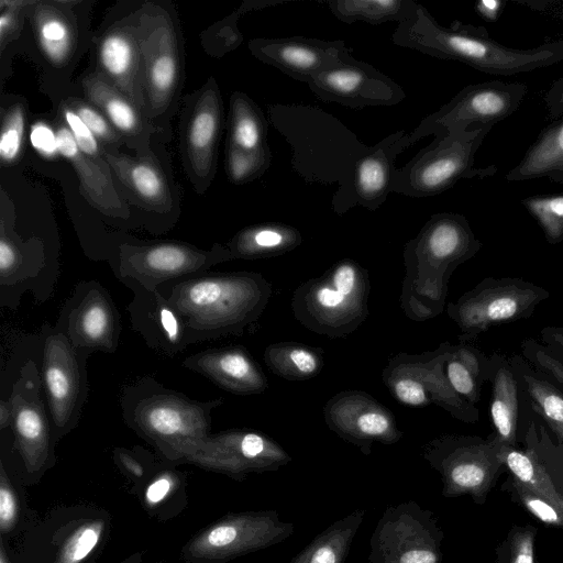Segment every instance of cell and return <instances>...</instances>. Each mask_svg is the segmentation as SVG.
Here are the masks:
<instances>
[{
    "label": "cell",
    "instance_id": "obj_1",
    "mask_svg": "<svg viewBox=\"0 0 563 563\" xmlns=\"http://www.w3.org/2000/svg\"><path fill=\"white\" fill-rule=\"evenodd\" d=\"M156 291L179 316L192 344L242 335L263 314L272 285L254 272H203L164 283Z\"/></svg>",
    "mask_w": 563,
    "mask_h": 563
},
{
    "label": "cell",
    "instance_id": "obj_2",
    "mask_svg": "<svg viewBox=\"0 0 563 563\" xmlns=\"http://www.w3.org/2000/svg\"><path fill=\"white\" fill-rule=\"evenodd\" d=\"M268 121L291 146L294 170L308 183L338 184L333 210L341 214L351 209L354 169L371 146L335 117L311 106L271 104Z\"/></svg>",
    "mask_w": 563,
    "mask_h": 563
},
{
    "label": "cell",
    "instance_id": "obj_3",
    "mask_svg": "<svg viewBox=\"0 0 563 563\" xmlns=\"http://www.w3.org/2000/svg\"><path fill=\"white\" fill-rule=\"evenodd\" d=\"M391 41L398 46L457 60L493 75L533 71L563 60V40L529 49L511 48L492 38L483 26L460 22L443 26L420 3L411 18L398 23Z\"/></svg>",
    "mask_w": 563,
    "mask_h": 563
},
{
    "label": "cell",
    "instance_id": "obj_4",
    "mask_svg": "<svg viewBox=\"0 0 563 563\" xmlns=\"http://www.w3.org/2000/svg\"><path fill=\"white\" fill-rule=\"evenodd\" d=\"M482 246L463 214H432L404 247L406 274L399 298L404 313L413 321L439 316L445 306L452 273Z\"/></svg>",
    "mask_w": 563,
    "mask_h": 563
},
{
    "label": "cell",
    "instance_id": "obj_5",
    "mask_svg": "<svg viewBox=\"0 0 563 563\" xmlns=\"http://www.w3.org/2000/svg\"><path fill=\"white\" fill-rule=\"evenodd\" d=\"M223 399L199 401L152 378L126 387L121 398L125 424L152 445L162 461L184 464L210 434L211 412Z\"/></svg>",
    "mask_w": 563,
    "mask_h": 563
},
{
    "label": "cell",
    "instance_id": "obj_6",
    "mask_svg": "<svg viewBox=\"0 0 563 563\" xmlns=\"http://www.w3.org/2000/svg\"><path fill=\"white\" fill-rule=\"evenodd\" d=\"M369 291L367 269L354 260L343 258L295 289L292 313L317 334L344 338L366 320Z\"/></svg>",
    "mask_w": 563,
    "mask_h": 563
},
{
    "label": "cell",
    "instance_id": "obj_7",
    "mask_svg": "<svg viewBox=\"0 0 563 563\" xmlns=\"http://www.w3.org/2000/svg\"><path fill=\"white\" fill-rule=\"evenodd\" d=\"M110 512L93 504L58 505L22 534L23 563H95L111 532Z\"/></svg>",
    "mask_w": 563,
    "mask_h": 563
},
{
    "label": "cell",
    "instance_id": "obj_8",
    "mask_svg": "<svg viewBox=\"0 0 563 563\" xmlns=\"http://www.w3.org/2000/svg\"><path fill=\"white\" fill-rule=\"evenodd\" d=\"M492 129L493 125H481L434 137L396 169L393 192L413 198L430 197L450 189L461 179L494 175L497 172L495 165L475 166V154Z\"/></svg>",
    "mask_w": 563,
    "mask_h": 563
},
{
    "label": "cell",
    "instance_id": "obj_9",
    "mask_svg": "<svg viewBox=\"0 0 563 563\" xmlns=\"http://www.w3.org/2000/svg\"><path fill=\"white\" fill-rule=\"evenodd\" d=\"M422 456L440 474L443 497L468 495L476 505L486 503L506 472L503 445L494 433L487 438L442 434L423 445Z\"/></svg>",
    "mask_w": 563,
    "mask_h": 563
},
{
    "label": "cell",
    "instance_id": "obj_10",
    "mask_svg": "<svg viewBox=\"0 0 563 563\" xmlns=\"http://www.w3.org/2000/svg\"><path fill=\"white\" fill-rule=\"evenodd\" d=\"M42 388L40 368L30 360L20 368L8 396L13 433L9 456L25 486L37 484L56 463L57 440Z\"/></svg>",
    "mask_w": 563,
    "mask_h": 563
},
{
    "label": "cell",
    "instance_id": "obj_11",
    "mask_svg": "<svg viewBox=\"0 0 563 563\" xmlns=\"http://www.w3.org/2000/svg\"><path fill=\"white\" fill-rule=\"evenodd\" d=\"M295 531L277 510L229 512L192 536L181 548L185 563H227L282 543Z\"/></svg>",
    "mask_w": 563,
    "mask_h": 563
},
{
    "label": "cell",
    "instance_id": "obj_12",
    "mask_svg": "<svg viewBox=\"0 0 563 563\" xmlns=\"http://www.w3.org/2000/svg\"><path fill=\"white\" fill-rule=\"evenodd\" d=\"M549 296L520 277H486L445 309L461 332L460 342H472L494 325L529 318Z\"/></svg>",
    "mask_w": 563,
    "mask_h": 563
},
{
    "label": "cell",
    "instance_id": "obj_13",
    "mask_svg": "<svg viewBox=\"0 0 563 563\" xmlns=\"http://www.w3.org/2000/svg\"><path fill=\"white\" fill-rule=\"evenodd\" d=\"M451 346L450 342H443L422 354L398 353L388 360L382 378L400 404L411 407L435 404L453 418L475 423L479 419L477 407L455 393L445 374Z\"/></svg>",
    "mask_w": 563,
    "mask_h": 563
},
{
    "label": "cell",
    "instance_id": "obj_14",
    "mask_svg": "<svg viewBox=\"0 0 563 563\" xmlns=\"http://www.w3.org/2000/svg\"><path fill=\"white\" fill-rule=\"evenodd\" d=\"M56 327L42 333L41 378L54 435L58 441L79 422L88 398L86 358Z\"/></svg>",
    "mask_w": 563,
    "mask_h": 563
},
{
    "label": "cell",
    "instance_id": "obj_15",
    "mask_svg": "<svg viewBox=\"0 0 563 563\" xmlns=\"http://www.w3.org/2000/svg\"><path fill=\"white\" fill-rule=\"evenodd\" d=\"M438 517L415 500L388 506L371 537L369 563H442Z\"/></svg>",
    "mask_w": 563,
    "mask_h": 563
},
{
    "label": "cell",
    "instance_id": "obj_16",
    "mask_svg": "<svg viewBox=\"0 0 563 563\" xmlns=\"http://www.w3.org/2000/svg\"><path fill=\"white\" fill-rule=\"evenodd\" d=\"M527 91L521 82L492 80L468 85L408 133L410 146L430 134L441 137L474 126H494L519 108Z\"/></svg>",
    "mask_w": 563,
    "mask_h": 563
},
{
    "label": "cell",
    "instance_id": "obj_17",
    "mask_svg": "<svg viewBox=\"0 0 563 563\" xmlns=\"http://www.w3.org/2000/svg\"><path fill=\"white\" fill-rule=\"evenodd\" d=\"M137 38L147 115L163 114L179 80L180 60L174 24L167 12L146 3L130 23Z\"/></svg>",
    "mask_w": 563,
    "mask_h": 563
},
{
    "label": "cell",
    "instance_id": "obj_18",
    "mask_svg": "<svg viewBox=\"0 0 563 563\" xmlns=\"http://www.w3.org/2000/svg\"><path fill=\"white\" fill-rule=\"evenodd\" d=\"M231 260L228 247L219 244L203 251L180 242L124 243L118 249L113 269L119 279H131L145 289L156 290L164 283L207 272Z\"/></svg>",
    "mask_w": 563,
    "mask_h": 563
},
{
    "label": "cell",
    "instance_id": "obj_19",
    "mask_svg": "<svg viewBox=\"0 0 563 563\" xmlns=\"http://www.w3.org/2000/svg\"><path fill=\"white\" fill-rule=\"evenodd\" d=\"M289 462L291 456L278 442L250 429H230L209 434L185 461L238 482L251 474L276 472Z\"/></svg>",
    "mask_w": 563,
    "mask_h": 563
},
{
    "label": "cell",
    "instance_id": "obj_20",
    "mask_svg": "<svg viewBox=\"0 0 563 563\" xmlns=\"http://www.w3.org/2000/svg\"><path fill=\"white\" fill-rule=\"evenodd\" d=\"M79 351L113 353L121 325L109 292L95 280L78 284L55 325Z\"/></svg>",
    "mask_w": 563,
    "mask_h": 563
},
{
    "label": "cell",
    "instance_id": "obj_21",
    "mask_svg": "<svg viewBox=\"0 0 563 563\" xmlns=\"http://www.w3.org/2000/svg\"><path fill=\"white\" fill-rule=\"evenodd\" d=\"M323 418L332 432L364 455L372 453L375 443L390 445L402 438L394 413L362 390L336 393L324 405Z\"/></svg>",
    "mask_w": 563,
    "mask_h": 563
},
{
    "label": "cell",
    "instance_id": "obj_22",
    "mask_svg": "<svg viewBox=\"0 0 563 563\" xmlns=\"http://www.w3.org/2000/svg\"><path fill=\"white\" fill-rule=\"evenodd\" d=\"M507 475L563 509V445L531 420L518 448H503Z\"/></svg>",
    "mask_w": 563,
    "mask_h": 563
},
{
    "label": "cell",
    "instance_id": "obj_23",
    "mask_svg": "<svg viewBox=\"0 0 563 563\" xmlns=\"http://www.w3.org/2000/svg\"><path fill=\"white\" fill-rule=\"evenodd\" d=\"M307 85L320 100L352 109L395 106L406 97L394 79L353 57L317 75Z\"/></svg>",
    "mask_w": 563,
    "mask_h": 563
},
{
    "label": "cell",
    "instance_id": "obj_24",
    "mask_svg": "<svg viewBox=\"0 0 563 563\" xmlns=\"http://www.w3.org/2000/svg\"><path fill=\"white\" fill-rule=\"evenodd\" d=\"M250 47L262 62L306 84L353 57L343 41L305 36L256 38Z\"/></svg>",
    "mask_w": 563,
    "mask_h": 563
},
{
    "label": "cell",
    "instance_id": "obj_25",
    "mask_svg": "<svg viewBox=\"0 0 563 563\" xmlns=\"http://www.w3.org/2000/svg\"><path fill=\"white\" fill-rule=\"evenodd\" d=\"M133 291L128 306L131 325L146 344L167 356L187 349L186 329L168 301L156 290H148L131 279H120Z\"/></svg>",
    "mask_w": 563,
    "mask_h": 563
},
{
    "label": "cell",
    "instance_id": "obj_26",
    "mask_svg": "<svg viewBox=\"0 0 563 563\" xmlns=\"http://www.w3.org/2000/svg\"><path fill=\"white\" fill-rule=\"evenodd\" d=\"M183 366L235 395L263 394L268 379L242 345L208 349L188 356Z\"/></svg>",
    "mask_w": 563,
    "mask_h": 563
},
{
    "label": "cell",
    "instance_id": "obj_27",
    "mask_svg": "<svg viewBox=\"0 0 563 563\" xmlns=\"http://www.w3.org/2000/svg\"><path fill=\"white\" fill-rule=\"evenodd\" d=\"M97 70L147 115L141 52L130 24L112 26L102 35Z\"/></svg>",
    "mask_w": 563,
    "mask_h": 563
},
{
    "label": "cell",
    "instance_id": "obj_28",
    "mask_svg": "<svg viewBox=\"0 0 563 563\" xmlns=\"http://www.w3.org/2000/svg\"><path fill=\"white\" fill-rule=\"evenodd\" d=\"M56 134L58 152L76 170L80 191L86 200L110 218L128 219L130 217L129 205L115 188L107 161L84 154L64 122L58 124Z\"/></svg>",
    "mask_w": 563,
    "mask_h": 563
},
{
    "label": "cell",
    "instance_id": "obj_29",
    "mask_svg": "<svg viewBox=\"0 0 563 563\" xmlns=\"http://www.w3.org/2000/svg\"><path fill=\"white\" fill-rule=\"evenodd\" d=\"M410 146L408 133L394 132L371 146L354 169L350 207L361 206L371 211L379 208L393 192L397 156Z\"/></svg>",
    "mask_w": 563,
    "mask_h": 563
},
{
    "label": "cell",
    "instance_id": "obj_30",
    "mask_svg": "<svg viewBox=\"0 0 563 563\" xmlns=\"http://www.w3.org/2000/svg\"><path fill=\"white\" fill-rule=\"evenodd\" d=\"M221 125L222 102L219 89L213 80H209L194 107L185 137L188 167L198 180L213 175Z\"/></svg>",
    "mask_w": 563,
    "mask_h": 563
},
{
    "label": "cell",
    "instance_id": "obj_31",
    "mask_svg": "<svg viewBox=\"0 0 563 563\" xmlns=\"http://www.w3.org/2000/svg\"><path fill=\"white\" fill-rule=\"evenodd\" d=\"M87 102L97 108L122 136L129 147L146 148L152 132L144 114L98 70L81 79Z\"/></svg>",
    "mask_w": 563,
    "mask_h": 563
},
{
    "label": "cell",
    "instance_id": "obj_32",
    "mask_svg": "<svg viewBox=\"0 0 563 563\" xmlns=\"http://www.w3.org/2000/svg\"><path fill=\"white\" fill-rule=\"evenodd\" d=\"M490 356L492 386L489 415L493 433L503 448H518L520 384L509 356L495 352Z\"/></svg>",
    "mask_w": 563,
    "mask_h": 563
},
{
    "label": "cell",
    "instance_id": "obj_33",
    "mask_svg": "<svg viewBox=\"0 0 563 563\" xmlns=\"http://www.w3.org/2000/svg\"><path fill=\"white\" fill-rule=\"evenodd\" d=\"M104 159L144 208L155 212H168L173 208V196L166 178L150 157L135 158L104 150Z\"/></svg>",
    "mask_w": 563,
    "mask_h": 563
},
{
    "label": "cell",
    "instance_id": "obj_34",
    "mask_svg": "<svg viewBox=\"0 0 563 563\" xmlns=\"http://www.w3.org/2000/svg\"><path fill=\"white\" fill-rule=\"evenodd\" d=\"M548 178L563 184V118L545 126L507 175L508 181Z\"/></svg>",
    "mask_w": 563,
    "mask_h": 563
},
{
    "label": "cell",
    "instance_id": "obj_35",
    "mask_svg": "<svg viewBox=\"0 0 563 563\" xmlns=\"http://www.w3.org/2000/svg\"><path fill=\"white\" fill-rule=\"evenodd\" d=\"M509 358L531 410L563 445V388L536 369L521 354H514Z\"/></svg>",
    "mask_w": 563,
    "mask_h": 563
},
{
    "label": "cell",
    "instance_id": "obj_36",
    "mask_svg": "<svg viewBox=\"0 0 563 563\" xmlns=\"http://www.w3.org/2000/svg\"><path fill=\"white\" fill-rule=\"evenodd\" d=\"M302 243L300 231L289 224L266 222L244 228L227 244L233 260L279 256Z\"/></svg>",
    "mask_w": 563,
    "mask_h": 563
},
{
    "label": "cell",
    "instance_id": "obj_37",
    "mask_svg": "<svg viewBox=\"0 0 563 563\" xmlns=\"http://www.w3.org/2000/svg\"><path fill=\"white\" fill-rule=\"evenodd\" d=\"M186 474L175 464L162 461L148 479L133 494L150 516L169 520L187 506Z\"/></svg>",
    "mask_w": 563,
    "mask_h": 563
},
{
    "label": "cell",
    "instance_id": "obj_38",
    "mask_svg": "<svg viewBox=\"0 0 563 563\" xmlns=\"http://www.w3.org/2000/svg\"><path fill=\"white\" fill-rule=\"evenodd\" d=\"M37 518L29 506L25 484L18 475L10 456H0V538L10 542L22 537Z\"/></svg>",
    "mask_w": 563,
    "mask_h": 563
},
{
    "label": "cell",
    "instance_id": "obj_39",
    "mask_svg": "<svg viewBox=\"0 0 563 563\" xmlns=\"http://www.w3.org/2000/svg\"><path fill=\"white\" fill-rule=\"evenodd\" d=\"M365 514V509H354L347 516L336 519L288 563H345Z\"/></svg>",
    "mask_w": 563,
    "mask_h": 563
},
{
    "label": "cell",
    "instance_id": "obj_40",
    "mask_svg": "<svg viewBox=\"0 0 563 563\" xmlns=\"http://www.w3.org/2000/svg\"><path fill=\"white\" fill-rule=\"evenodd\" d=\"M489 369L490 356L470 342L451 346L445 374L455 393L468 404H478L482 386L489 379Z\"/></svg>",
    "mask_w": 563,
    "mask_h": 563
},
{
    "label": "cell",
    "instance_id": "obj_41",
    "mask_svg": "<svg viewBox=\"0 0 563 563\" xmlns=\"http://www.w3.org/2000/svg\"><path fill=\"white\" fill-rule=\"evenodd\" d=\"M32 22L45 57L60 66L70 59L76 46V31L70 18L51 3H36Z\"/></svg>",
    "mask_w": 563,
    "mask_h": 563
},
{
    "label": "cell",
    "instance_id": "obj_42",
    "mask_svg": "<svg viewBox=\"0 0 563 563\" xmlns=\"http://www.w3.org/2000/svg\"><path fill=\"white\" fill-rule=\"evenodd\" d=\"M264 362L277 376L287 380H306L323 368V351L299 342L269 344L264 351Z\"/></svg>",
    "mask_w": 563,
    "mask_h": 563
},
{
    "label": "cell",
    "instance_id": "obj_43",
    "mask_svg": "<svg viewBox=\"0 0 563 563\" xmlns=\"http://www.w3.org/2000/svg\"><path fill=\"white\" fill-rule=\"evenodd\" d=\"M331 13L344 23L356 21L379 25L396 21L401 23L413 15L418 2L413 0H332Z\"/></svg>",
    "mask_w": 563,
    "mask_h": 563
},
{
    "label": "cell",
    "instance_id": "obj_44",
    "mask_svg": "<svg viewBox=\"0 0 563 563\" xmlns=\"http://www.w3.org/2000/svg\"><path fill=\"white\" fill-rule=\"evenodd\" d=\"M268 121L258 106L245 93L234 92L230 107L229 145L246 152L268 145Z\"/></svg>",
    "mask_w": 563,
    "mask_h": 563
},
{
    "label": "cell",
    "instance_id": "obj_45",
    "mask_svg": "<svg viewBox=\"0 0 563 563\" xmlns=\"http://www.w3.org/2000/svg\"><path fill=\"white\" fill-rule=\"evenodd\" d=\"M521 205L534 218L547 241H563V194L534 195L521 199Z\"/></svg>",
    "mask_w": 563,
    "mask_h": 563
},
{
    "label": "cell",
    "instance_id": "obj_46",
    "mask_svg": "<svg viewBox=\"0 0 563 563\" xmlns=\"http://www.w3.org/2000/svg\"><path fill=\"white\" fill-rule=\"evenodd\" d=\"M500 489L509 496L512 503L536 519L563 531V509L517 483L508 475L503 482Z\"/></svg>",
    "mask_w": 563,
    "mask_h": 563
},
{
    "label": "cell",
    "instance_id": "obj_47",
    "mask_svg": "<svg viewBox=\"0 0 563 563\" xmlns=\"http://www.w3.org/2000/svg\"><path fill=\"white\" fill-rule=\"evenodd\" d=\"M538 528L514 525L495 549V563H536Z\"/></svg>",
    "mask_w": 563,
    "mask_h": 563
},
{
    "label": "cell",
    "instance_id": "obj_48",
    "mask_svg": "<svg viewBox=\"0 0 563 563\" xmlns=\"http://www.w3.org/2000/svg\"><path fill=\"white\" fill-rule=\"evenodd\" d=\"M272 152L269 146L246 152L228 144L227 173L235 184H244L261 177L269 167Z\"/></svg>",
    "mask_w": 563,
    "mask_h": 563
},
{
    "label": "cell",
    "instance_id": "obj_49",
    "mask_svg": "<svg viewBox=\"0 0 563 563\" xmlns=\"http://www.w3.org/2000/svg\"><path fill=\"white\" fill-rule=\"evenodd\" d=\"M98 139L106 151L117 150L124 143L108 119L92 104L80 99L65 101Z\"/></svg>",
    "mask_w": 563,
    "mask_h": 563
},
{
    "label": "cell",
    "instance_id": "obj_50",
    "mask_svg": "<svg viewBox=\"0 0 563 563\" xmlns=\"http://www.w3.org/2000/svg\"><path fill=\"white\" fill-rule=\"evenodd\" d=\"M113 460L121 473L132 484V493L148 479L159 464L151 453L142 448L133 450L118 448L113 451Z\"/></svg>",
    "mask_w": 563,
    "mask_h": 563
},
{
    "label": "cell",
    "instance_id": "obj_51",
    "mask_svg": "<svg viewBox=\"0 0 563 563\" xmlns=\"http://www.w3.org/2000/svg\"><path fill=\"white\" fill-rule=\"evenodd\" d=\"M522 357L550 380L563 387V360L541 341L527 338L521 341Z\"/></svg>",
    "mask_w": 563,
    "mask_h": 563
},
{
    "label": "cell",
    "instance_id": "obj_52",
    "mask_svg": "<svg viewBox=\"0 0 563 563\" xmlns=\"http://www.w3.org/2000/svg\"><path fill=\"white\" fill-rule=\"evenodd\" d=\"M25 119V112L21 104H14L4 114L0 136V158L2 163H12L19 156L23 142Z\"/></svg>",
    "mask_w": 563,
    "mask_h": 563
},
{
    "label": "cell",
    "instance_id": "obj_53",
    "mask_svg": "<svg viewBox=\"0 0 563 563\" xmlns=\"http://www.w3.org/2000/svg\"><path fill=\"white\" fill-rule=\"evenodd\" d=\"M59 110L63 122L70 130L80 151L92 158H104L102 145L73 109L64 101Z\"/></svg>",
    "mask_w": 563,
    "mask_h": 563
},
{
    "label": "cell",
    "instance_id": "obj_54",
    "mask_svg": "<svg viewBox=\"0 0 563 563\" xmlns=\"http://www.w3.org/2000/svg\"><path fill=\"white\" fill-rule=\"evenodd\" d=\"M30 140L33 147L45 157L59 154L57 134L46 123H35L31 129Z\"/></svg>",
    "mask_w": 563,
    "mask_h": 563
},
{
    "label": "cell",
    "instance_id": "obj_55",
    "mask_svg": "<svg viewBox=\"0 0 563 563\" xmlns=\"http://www.w3.org/2000/svg\"><path fill=\"white\" fill-rule=\"evenodd\" d=\"M544 102L551 119L563 118V77L551 84L544 95Z\"/></svg>",
    "mask_w": 563,
    "mask_h": 563
},
{
    "label": "cell",
    "instance_id": "obj_56",
    "mask_svg": "<svg viewBox=\"0 0 563 563\" xmlns=\"http://www.w3.org/2000/svg\"><path fill=\"white\" fill-rule=\"evenodd\" d=\"M541 342L563 360V327L548 325L540 331Z\"/></svg>",
    "mask_w": 563,
    "mask_h": 563
},
{
    "label": "cell",
    "instance_id": "obj_57",
    "mask_svg": "<svg viewBox=\"0 0 563 563\" xmlns=\"http://www.w3.org/2000/svg\"><path fill=\"white\" fill-rule=\"evenodd\" d=\"M18 26V10L16 8H10L3 10L0 15V38L2 47L4 46L5 40L13 34Z\"/></svg>",
    "mask_w": 563,
    "mask_h": 563
},
{
    "label": "cell",
    "instance_id": "obj_58",
    "mask_svg": "<svg viewBox=\"0 0 563 563\" xmlns=\"http://www.w3.org/2000/svg\"><path fill=\"white\" fill-rule=\"evenodd\" d=\"M504 4L497 0H482L475 5V10L484 20L494 22L499 18Z\"/></svg>",
    "mask_w": 563,
    "mask_h": 563
},
{
    "label": "cell",
    "instance_id": "obj_59",
    "mask_svg": "<svg viewBox=\"0 0 563 563\" xmlns=\"http://www.w3.org/2000/svg\"><path fill=\"white\" fill-rule=\"evenodd\" d=\"M0 563H23L18 549L0 538Z\"/></svg>",
    "mask_w": 563,
    "mask_h": 563
},
{
    "label": "cell",
    "instance_id": "obj_60",
    "mask_svg": "<svg viewBox=\"0 0 563 563\" xmlns=\"http://www.w3.org/2000/svg\"><path fill=\"white\" fill-rule=\"evenodd\" d=\"M12 424V410L8 399H0V429L4 430L11 428Z\"/></svg>",
    "mask_w": 563,
    "mask_h": 563
},
{
    "label": "cell",
    "instance_id": "obj_61",
    "mask_svg": "<svg viewBox=\"0 0 563 563\" xmlns=\"http://www.w3.org/2000/svg\"><path fill=\"white\" fill-rule=\"evenodd\" d=\"M144 554L142 551H137L134 553L129 554L126 558L121 560L118 563H142L143 562Z\"/></svg>",
    "mask_w": 563,
    "mask_h": 563
},
{
    "label": "cell",
    "instance_id": "obj_62",
    "mask_svg": "<svg viewBox=\"0 0 563 563\" xmlns=\"http://www.w3.org/2000/svg\"><path fill=\"white\" fill-rule=\"evenodd\" d=\"M153 563H168L166 561H156V562H153Z\"/></svg>",
    "mask_w": 563,
    "mask_h": 563
}]
</instances>
